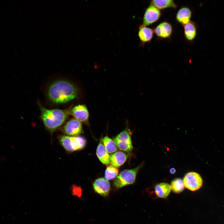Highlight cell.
I'll list each match as a JSON object with an SVG mask.
<instances>
[{
    "mask_svg": "<svg viewBox=\"0 0 224 224\" xmlns=\"http://www.w3.org/2000/svg\"><path fill=\"white\" fill-rule=\"evenodd\" d=\"M101 141L108 153H113L117 150V147L114 141L107 135L103 138Z\"/></svg>",
    "mask_w": 224,
    "mask_h": 224,
    "instance_id": "d6986e66",
    "label": "cell"
},
{
    "mask_svg": "<svg viewBox=\"0 0 224 224\" xmlns=\"http://www.w3.org/2000/svg\"><path fill=\"white\" fill-rule=\"evenodd\" d=\"M70 114L81 123H86L88 122L89 112L86 107L84 105L79 104L71 107Z\"/></svg>",
    "mask_w": 224,
    "mask_h": 224,
    "instance_id": "9c48e42d",
    "label": "cell"
},
{
    "mask_svg": "<svg viewBox=\"0 0 224 224\" xmlns=\"http://www.w3.org/2000/svg\"><path fill=\"white\" fill-rule=\"evenodd\" d=\"M95 192L103 196H107L110 190V184L108 180L103 177L96 179L93 184Z\"/></svg>",
    "mask_w": 224,
    "mask_h": 224,
    "instance_id": "8fae6325",
    "label": "cell"
},
{
    "mask_svg": "<svg viewBox=\"0 0 224 224\" xmlns=\"http://www.w3.org/2000/svg\"><path fill=\"white\" fill-rule=\"evenodd\" d=\"M128 157V155L122 152H116L110 156V163L114 167H119L124 163Z\"/></svg>",
    "mask_w": 224,
    "mask_h": 224,
    "instance_id": "9a60e30c",
    "label": "cell"
},
{
    "mask_svg": "<svg viewBox=\"0 0 224 224\" xmlns=\"http://www.w3.org/2000/svg\"><path fill=\"white\" fill-rule=\"evenodd\" d=\"M154 31L158 38L161 39H168L172 35L173 28L170 23L164 21L159 23L155 28Z\"/></svg>",
    "mask_w": 224,
    "mask_h": 224,
    "instance_id": "30bf717a",
    "label": "cell"
},
{
    "mask_svg": "<svg viewBox=\"0 0 224 224\" xmlns=\"http://www.w3.org/2000/svg\"><path fill=\"white\" fill-rule=\"evenodd\" d=\"M161 16L159 9L150 4L146 9L143 18L142 25L147 26L157 21Z\"/></svg>",
    "mask_w": 224,
    "mask_h": 224,
    "instance_id": "ba28073f",
    "label": "cell"
},
{
    "mask_svg": "<svg viewBox=\"0 0 224 224\" xmlns=\"http://www.w3.org/2000/svg\"><path fill=\"white\" fill-rule=\"evenodd\" d=\"M143 163L142 162L134 168L122 171L114 182V187L117 189H119L126 185L133 184L135 180L137 173L142 166Z\"/></svg>",
    "mask_w": 224,
    "mask_h": 224,
    "instance_id": "277c9868",
    "label": "cell"
},
{
    "mask_svg": "<svg viewBox=\"0 0 224 224\" xmlns=\"http://www.w3.org/2000/svg\"><path fill=\"white\" fill-rule=\"evenodd\" d=\"M58 138L61 146L68 152H72L82 149L86 144L85 138L79 136L59 135Z\"/></svg>",
    "mask_w": 224,
    "mask_h": 224,
    "instance_id": "3957f363",
    "label": "cell"
},
{
    "mask_svg": "<svg viewBox=\"0 0 224 224\" xmlns=\"http://www.w3.org/2000/svg\"><path fill=\"white\" fill-rule=\"evenodd\" d=\"M192 16L191 9L187 7H181L176 15V21L183 26L190 21Z\"/></svg>",
    "mask_w": 224,
    "mask_h": 224,
    "instance_id": "4fadbf2b",
    "label": "cell"
},
{
    "mask_svg": "<svg viewBox=\"0 0 224 224\" xmlns=\"http://www.w3.org/2000/svg\"><path fill=\"white\" fill-rule=\"evenodd\" d=\"M71 193L73 196L80 198L82 195V190L80 187L73 184L70 187Z\"/></svg>",
    "mask_w": 224,
    "mask_h": 224,
    "instance_id": "7402d4cb",
    "label": "cell"
},
{
    "mask_svg": "<svg viewBox=\"0 0 224 224\" xmlns=\"http://www.w3.org/2000/svg\"><path fill=\"white\" fill-rule=\"evenodd\" d=\"M183 26L185 39L189 41H192L194 40L197 35V26L196 23L190 21L184 25Z\"/></svg>",
    "mask_w": 224,
    "mask_h": 224,
    "instance_id": "2e32d148",
    "label": "cell"
},
{
    "mask_svg": "<svg viewBox=\"0 0 224 224\" xmlns=\"http://www.w3.org/2000/svg\"><path fill=\"white\" fill-rule=\"evenodd\" d=\"M171 190L170 185L165 182L157 184L154 187V192L156 195L161 198H165L167 197Z\"/></svg>",
    "mask_w": 224,
    "mask_h": 224,
    "instance_id": "5bb4252c",
    "label": "cell"
},
{
    "mask_svg": "<svg viewBox=\"0 0 224 224\" xmlns=\"http://www.w3.org/2000/svg\"><path fill=\"white\" fill-rule=\"evenodd\" d=\"M175 169L173 168H171L170 170V173L172 174H174L175 172Z\"/></svg>",
    "mask_w": 224,
    "mask_h": 224,
    "instance_id": "603a6c76",
    "label": "cell"
},
{
    "mask_svg": "<svg viewBox=\"0 0 224 224\" xmlns=\"http://www.w3.org/2000/svg\"><path fill=\"white\" fill-rule=\"evenodd\" d=\"M170 186L172 191L176 194L182 192L185 187L183 180L180 178L173 180L171 182Z\"/></svg>",
    "mask_w": 224,
    "mask_h": 224,
    "instance_id": "ffe728a7",
    "label": "cell"
},
{
    "mask_svg": "<svg viewBox=\"0 0 224 224\" xmlns=\"http://www.w3.org/2000/svg\"><path fill=\"white\" fill-rule=\"evenodd\" d=\"M40 117L45 128L52 134L65 122L70 114L71 107L64 109H48L39 102Z\"/></svg>",
    "mask_w": 224,
    "mask_h": 224,
    "instance_id": "7a4b0ae2",
    "label": "cell"
},
{
    "mask_svg": "<svg viewBox=\"0 0 224 224\" xmlns=\"http://www.w3.org/2000/svg\"><path fill=\"white\" fill-rule=\"evenodd\" d=\"M62 130L66 135L71 136H78L83 132L81 123L74 118L68 120L63 126Z\"/></svg>",
    "mask_w": 224,
    "mask_h": 224,
    "instance_id": "52a82bcc",
    "label": "cell"
},
{
    "mask_svg": "<svg viewBox=\"0 0 224 224\" xmlns=\"http://www.w3.org/2000/svg\"><path fill=\"white\" fill-rule=\"evenodd\" d=\"M150 4L159 10L167 8L175 9L177 7L176 5L172 0H153L151 1Z\"/></svg>",
    "mask_w": 224,
    "mask_h": 224,
    "instance_id": "ac0fdd59",
    "label": "cell"
},
{
    "mask_svg": "<svg viewBox=\"0 0 224 224\" xmlns=\"http://www.w3.org/2000/svg\"><path fill=\"white\" fill-rule=\"evenodd\" d=\"M130 130L128 126L114 139L117 147L120 150L128 152L133 149Z\"/></svg>",
    "mask_w": 224,
    "mask_h": 224,
    "instance_id": "5b68a950",
    "label": "cell"
},
{
    "mask_svg": "<svg viewBox=\"0 0 224 224\" xmlns=\"http://www.w3.org/2000/svg\"><path fill=\"white\" fill-rule=\"evenodd\" d=\"M154 30L152 28L143 25L138 28V35L142 45L147 43L150 42L153 37Z\"/></svg>",
    "mask_w": 224,
    "mask_h": 224,
    "instance_id": "7c38bea8",
    "label": "cell"
},
{
    "mask_svg": "<svg viewBox=\"0 0 224 224\" xmlns=\"http://www.w3.org/2000/svg\"><path fill=\"white\" fill-rule=\"evenodd\" d=\"M183 181L184 186L192 191L198 190L203 184V179L200 175L194 172L187 173L184 178Z\"/></svg>",
    "mask_w": 224,
    "mask_h": 224,
    "instance_id": "8992f818",
    "label": "cell"
},
{
    "mask_svg": "<svg viewBox=\"0 0 224 224\" xmlns=\"http://www.w3.org/2000/svg\"><path fill=\"white\" fill-rule=\"evenodd\" d=\"M96 154L99 160L103 164L108 165L110 163V155L101 141H100L97 146Z\"/></svg>",
    "mask_w": 224,
    "mask_h": 224,
    "instance_id": "e0dca14e",
    "label": "cell"
},
{
    "mask_svg": "<svg viewBox=\"0 0 224 224\" xmlns=\"http://www.w3.org/2000/svg\"><path fill=\"white\" fill-rule=\"evenodd\" d=\"M119 172L118 170L113 166H108L105 171V178L110 180L116 178Z\"/></svg>",
    "mask_w": 224,
    "mask_h": 224,
    "instance_id": "44dd1931",
    "label": "cell"
},
{
    "mask_svg": "<svg viewBox=\"0 0 224 224\" xmlns=\"http://www.w3.org/2000/svg\"><path fill=\"white\" fill-rule=\"evenodd\" d=\"M78 94L77 87L66 80H57L51 83L47 90V96L53 102L57 104L65 103L76 98Z\"/></svg>",
    "mask_w": 224,
    "mask_h": 224,
    "instance_id": "6da1fadb",
    "label": "cell"
}]
</instances>
